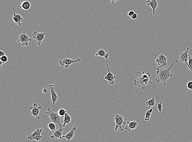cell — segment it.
<instances>
[{
	"label": "cell",
	"mask_w": 192,
	"mask_h": 142,
	"mask_svg": "<svg viewBox=\"0 0 192 142\" xmlns=\"http://www.w3.org/2000/svg\"><path fill=\"white\" fill-rule=\"evenodd\" d=\"M66 111L65 110L64 108H61L59 110L58 112V115L60 116V117L64 116L66 112Z\"/></svg>",
	"instance_id": "484cf974"
},
{
	"label": "cell",
	"mask_w": 192,
	"mask_h": 142,
	"mask_svg": "<svg viewBox=\"0 0 192 142\" xmlns=\"http://www.w3.org/2000/svg\"><path fill=\"white\" fill-rule=\"evenodd\" d=\"M49 89L51 90V98H52V102H53V108H54L55 103L57 102L58 99V97L56 94L55 89V85L51 84L49 85Z\"/></svg>",
	"instance_id": "7c38bea8"
},
{
	"label": "cell",
	"mask_w": 192,
	"mask_h": 142,
	"mask_svg": "<svg viewBox=\"0 0 192 142\" xmlns=\"http://www.w3.org/2000/svg\"><path fill=\"white\" fill-rule=\"evenodd\" d=\"M45 113L49 115L51 121L54 123L56 126H59L60 128L63 127L61 123V117L58 115V112H54L52 108L49 107L47 109V111L45 112Z\"/></svg>",
	"instance_id": "3957f363"
},
{
	"label": "cell",
	"mask_w": 192,
	"mask_h": 142,
	"mask_svg": "<svg viewBox=\"0 0 192 142\" xmlns=\"http://www.w3.org/2000/svg\"><path fill=\"white\" fill-rule=\"evenodd\" d=\"M47 127H48V128H49L53 132L55 130V129H56V127L57 126H56V125H55L54 123L51 122L48 124Z\"/></svg>",
	"instance_id": "d4e9b609"
},
{
	"label": "cell",
	"mask_w": 192,
	"mask_h": 142,
	"mask_svg": "<svg viewBox=\"0 0 192 142\" xmlns=\"http://www.w3.org/2000/svg\"><path fill=\"white\" fill-rule=\"evenodd\" d=\"M80 59L77 58L76 60H73L69 58H64L63 60H60L59 61V63L61 66H65V68H68L71 66V64L76 62H80Z\"/></svg>",
	"instance_id": "52a82bcc"
},
{
	"label": "cell",
	"mask_w": 192,
	"mask_h": 142,
	"mask_svg": "<svg viewBox=\"0 0 192 142\" xmlns=\"http://www.w3.org/2000/svg\"><path fill=\"white\" fill-rule=\"evenodd\" d=\"M42 108V106L40 105L38 106L36 103H34L33 106L29 108V109L31 110V114L33 117L37 118L38 120H40V119L39 117V113Z\"/></svg>",
	"instance_id": "9c48e42d"
},
{
	"label": "cell",
	"mask_w": 192,
	"mask_h": 142,
	"mask_svg": "<svg viewBox=\"0 0 192 142\" xmlns=\"http://www.w3.org/2000/svg\"><path fill=\"white\" fill-rule=\"evenodd\" d=\"M63 130L62 128L55 129L53 132V135L51 136V139H63Z\"/></svg>",
	"instance_id": "e0dca14e"
},
{
	"label": "cell",
	"mask_w": 192,
	"mask_h": 142,
	"mask_svg": "<svg viewBox=\"0 0 192 142\" xmlns=\"http://www.w3.org/2000/svg\"><path fill=\"white\" fill-rule=\"evenodd\" d=\"M8 58L7 56H5L0 57V61H1V67L2 65L4 64L5 63L8 62Z\"/></svg>",
	"instance_id": "cb8c5ba5"
},
{
	"label": "cell",
	"mask_w": 192,
	"mask_h": 142,
	"mask_svg": "<svg viewBox=\"0 0 192 142\" xmlns=\"http://www.w3.org/2000/svg\"><path fill=\"white\" fill-rule=\"evenodd\" d=\"M191 58H192V56H191Z\"/></svg>",
	"instance_id": "e575fe53"
},
{
	"label": "cell",
	"mask_w": 192,
	"mask_h": 142,
	"mask_svg": "<svg viewBox=\"0 0 192 142\" xmlns=\"http://www.w3.org/2000/svg\"><path fill=\"white\" fill-rule=\"evenodd\" d=\"M32 40L26 34L25 31H24L22 34H20L19 40L17 41V42H21L22 43V46H27L29 45V42H32Z\"/></svg>",
	"instance_id": "ba28073f"
},
{
	"label": "cell",
	"mask_w": 192,
	"mask_h": 142,
	"mask_svg": "<svg viewBox=\"0 0 192 142\" xmlns=\"http://www.w3.org/2000/svg\"><path fill=\"white\" fill-rule=\"evenodd\" d=\"M135 74L137 78L134 80V83L138 87L145 90L149 84H152V82L150 80L151 75L149 72L145 73L144 71L141 72L136 70Z\"/></svg>",
	"instance_id": "7a4b0ae2"
},
{
	"label": "cell",
	"mask_w": 192,
	"mask_h": 142,
	"mask_svg": "<svg viewBox=\"0 0 192 142\" xmlns=\"http://www.w3.org/2000/svg\"><path fill=\"white\" fill-rule=\"evenodd\" d=\"M114 121L115 124V128L114 131H116L118 128L120 129V132H123L124 129H122V125L126 124V122L124 119L123 117L118 114H115L114 116Z\"/></svg>",
	"instance_id": "277c9868"
},
{
	"label": "cell",
	"mask_w": 192,
	"mask_h": 142,
	"mask_svg": "<svg viewBox=\"0 0 192 142\" xmlns=\"http://www.w3.org/2000/svg\"><path fill=\"white\" fill-rule=\"evenodd\" d=\"M6 54L3 51H0V57H1V56H5Z\"/></svg>",
	"instance_id": "d6a6232c"
},
{
	"label": "cell",
	"mask_w": 192,
	"mask_h": 142,
	"mask_svg": "<svg viewBox=\"0 0 192 142\" xmlns=\"http://www.w3.org/2000/svg\"><path fill=\"white\" fill-rule=\"evenodd\" d=\"M145 104L146 106H148L150 108L152 107H154L156 105L155 99L154 97H153L149 100L146 101Z\"/></svg>",
	"instance_id": "7402d4cb"
},
{
	"label": "cell",
	"mask_w": 192,
	"mask_h": 142,
	"mask_svg": "<svg viewBox=\"0 0 192 142\" xmlns=\"http://www.w3.org/2000/svg\"><path fill=\"white\" fill-rule=\"evenodd\" d=\"M131 17L132 20H136V19H137V18L138 17V15L137 14L135 13L134 14V15H133L131 16Z\"/></svg>",
	"instance_id": "f546056e"
},
{
	"label": "cell",
	"mask_w": 192,
	"mask_h": 142,
	"mask_svg": "<svg viewBox=\"0 0 192 142\" xmlns=\"http://www.w3.org/2000/svg\"><path fill=\"white\" fill-rule=\"evenodd\" d=\"M162 101H161L159 103L157 104L158 109L159 112H161L162 110Z\"/></svg>",
	"instance_id": "4316f807"
},
{
	"label": "cell",
	"mask_w": 192,
	"mask_h": 142,
	"mask_svg": "<svg viewBox=\"0 0 192 142\" xmlns=\"http://www.w3.org/2000/svg\"><path fill=\"white\" fill-rule=\"evenodd\" d=\"M153 111V109L151 108L150 109L147 111L145 113V120L147 121L150 120L151 116L152 113Z\"/></svg>",
	"instance_id": "603a6c76"
},
{
	"label": "cell",
	"mask_w": 192,
	"mask_h": 142,
	"mask_svg": "<svg viewBox=\"0 0 192 142\" xmlns=\"http://www.w3.org/2000/svg\"><path fill=\"white\" fill-rule=\"evenodd\" d=\"M71 121V118L70 116L69 115L68 111H66V114L64 116V119L63 120V124L62 125L63 127H66V125H70V122Z\"/></svg>",
	"instance_id": "d6986e66"
},
{
	"label": "cell",
	"mask_w": 192,
	"mask_h": 142,
	"mask_svg": "<svg viewBox=\"0 0 192 142\" xmlns=\"http://www.w3.org/2000/svg\"><path fill=\"white\" fill-rule=\"evenodd\" d=\"M31 7V3L28 1H24L21 3V6H20V8L25 10H27L30 9Z\"/></svg>",
	"instance_id": "44dd1931"
},
{
	"label": "cell",
	"mask_w": 192,
	"mask_h": 142,
	"mask_svg": "<svg viewBox=\"0 0 192 142\" xmlns=\"http://www.w3.org/2000/svg\"><path fill=\"white\" fill-rule=\"evenodd\" d=\"M187 87L188 89L189 90H192V81H189L187 85Z\"/></svg>",
	"instance_id": "83f0119b"
},
{
	"label": "cell",
	"mask_w": 192,
	"mask_h": 142,
	"mask_svg": "<svg viewBox=\"0 0 192 142\" xmlns=\"http://www.w3.org/2000/svg\"><path fill=\"white\" fill-rule=\"evenodd\" d=\"M46 33H39L38 31H35L33 34V39H34L39 46H41V43L46 36Z\"/></svg>",
	"instance_id": "30bf717a"
},
{
	"label": "cell",
	"mask_w": 192,
	"mask_h": 142,
	"mask_svg": "<svg viewBox=\"0 0 192 142\" xmlns=\"http://www.w3.org/2000/svg\"><path fill=\"white\" fill-rule=\"evenodd\" d=\"M118 1H120V0H111V1L112 4L114 6V5H115V2H117Z\"/></svg>",
	"instance_id": "1f68e13d"
},
{
	"label": "cell",
	"mask_w": 192,
	"mask_h": 142,
	"mask_svg": "<svg viewBox=\"0 0 192 142\" xmlns=\"http://www.w3.org/2000/svg\"><path fill=\"white\" fill-rule=\"evenodd\" d=\"M43 92H44V93H47V87H44V89L43 90Z\"/></svg>",
	"instance_id": "836d02e7"
},
{
	"label": "cell",
	"mask_w": 192,
	"mask_h": 142,
	"mask_svg": "<svg viewBox=\"0 0 192 142\" xmlns=\"http://www.w3.org/2000/svg\"><path fill=\"white\" fill-rule=\"evenodd\" d=\"M156 62L158 65L163 67L167 64V58L163 54H161L156 60Z\"/></svg>",
	"instance_id": "4fadbf2b"
},
{
	"label": "cell",
	"mask_w": 192,
	"mask_h": 142,
	"mask_svg": "<svg viewBox=\"0 0 192 142\" xmlns=\"http://www.w3.org/2000/svg\"><path fill=\"white\" fill-rule=\"evenodd\" d=\"M190 47H188L185 51H182L179 53V59L180 60L181 63H185L189 69L191 70V69L190 68L189 65V58L190 54H189V50Z\"/></svg>",
	"instance_id": "5b68a950"
},
{
	"label": "cell",
	"mask_w": 192,
	"mask_h": 142,
	"mask_svg": "<svg viewBox=\"0 0 192 142\" xmlns=\"http://www.w3.org/2000/svg\"><path fill=\"white\" fill-rule=\"evenodd\" d=\"M13 20L15 23L14 24H12V25L17 24L19 25V27H21L22 26V23L24 22V20L23 18L20 14H15V13H13Z\"/></svg>",
	"instance_id": "2e32d148"
},
{
	"label": "cell",
	"mask_w": 192,
	"mask_h": 142,
	"mask_svg": "<svg viewBox=\"0 0 192 142\" xmlns=\"http://www.w3.org/2000/svg\"><path fill=\"white\" fill-rule=\"evenodd\" d=\"M43 128L37 129L35 130L32 134L29 135L27 137V139L29 140H36V141H41L43 139V136L41 135Z\"/></svg>",
	"instance_id": "8992f818"
},
{
	"label": "cell",
	"mask_w": 192,
	"mask_h": 142,
	"mask_svg": "<svg viewBox=\"0 0 192 142\" xmlns=\"http://www.w3.org/2000/svg\"><path fill=\"white\" fill-rule=\"evenodd\" d=\"M77 127L75 126H73L70 132L65 135L63 136L62 138H65L68 141H70L71 139H73L74 137L75 132L77 131Z\"/></svg>",
	"instance_id": "ac0fdd59"
},
{
	"label": "cell",
	"mask_w": 192,
	"mask_h": 142,
	"mask_svg": "<svg viewBox=\"0 0 192 142\" xmlns=\"http://www.w3.org/2000/svg\"><path fill=\"white\" fill-rule=\"evenodd\" d=\"M147 6L151 7L152 9L153 15H154L156 14V9L158 6L157 0H147L146 1Z\"/></svg>",
	"instance_id": "5bb4252c"
},
{
	"label": "cell",
	"mask_w": 192,
	"mask_h": 142,
	"mask_svg": "<svg viewBox=\"0 0 192 142\" xmlns=\"http://www.w3.org/2000/svg\"><path fill=\"white\" fill-rule=\"evenodd\" d=\"M106 67H107V70H108V73L106 76H104V79L105 80H107L109 83L111 85H113L114 84V83H115V80L116 79V76H115L113 75V74L111 72L110 70H109V67L108 63H106Z\"/></svg>",
	"instance_id": "8fae6325"
},
{
	"label": "cell",
	"mask_w": 192,
	"mask_h": 142,
	"mask_svg": "<svg viewBox=\"0 0 192 142\" xmlns=\"http://www.w3.org/2000/svg\"><path fill=\"white\" fill-rule=\"evenodd\" d=\"M177 61L178 60L177 59H174L172 62L169 67L166 69H164L163 67L159 66L157 67V78L155 79L157 83L162 82L164 87L166 85L168 80L173 76V74L170 72L171 69L174 66L175 64L177 63Z\"/></svg>",
	"instance_id": "6da1fadb"
},
{
	"label": "cell",
	"mask_w": 192,
	"mask_h": 142,
	"mask_svg": "<svg viewBox=\"0 0 192 142\" xmlns=\"http://www.w3.org/2000/svg\"><path fill=\"white\" fill-rule=\"evenodd\" d=\"M135 13L134 11L132 10H131L130 11L128 12V15L129 17H131Z\"/></svg>",
	"instance_id": "4dcf8cb0"
},
{
	"label": "cell",
	"mask_w": 192,
	"mask_h": 142,
	"mask_svg": "<svg viewBox=\"0 0 192 142\" xmlns=\"http://www.w3.org/2000/svg\"><path fill=\"white\" fill-rule=\"evenodd\" d=\"M138 126V122L136 121L132 122L127 121L126 126L125 127L124 129L128 131V132H131L136 129Z\"/></svg>",
	"instance_id": "9a60e30c"
},
{
	"label": "cell",
	"mask_w": 192,
	"mask_h": 142,
	"mask_svg": "<svg viewBox=\"0 0 192 142\" xmlns=\"http://www.w3.org/2000/svg\"><path fill=\"white\" fill-rule=\"evenodd\" d=\"M95 56L103 57L105 59H107L109 57V54L106 53L103 49H101L97 51V53L95 54Z\"/></svg>",
	"instance_id": "ffe728a7"
},
{
	"label": "cell",
	"mask_w": 192,
	"mask_h": 142,
	"mask_svg": "<svg viewBox=\"0 0 192 142\" xmlns=\"http://www.w3.org/2000/svg\"><path fill=\"white\" fill-rule=\"evenodd\" d=\"M189 65L190 68L191 69V71H192V58H191L190 56L189 58Z\"/></svg>",
	"instance_id": "f1b7e54d"
}]
</instances>
